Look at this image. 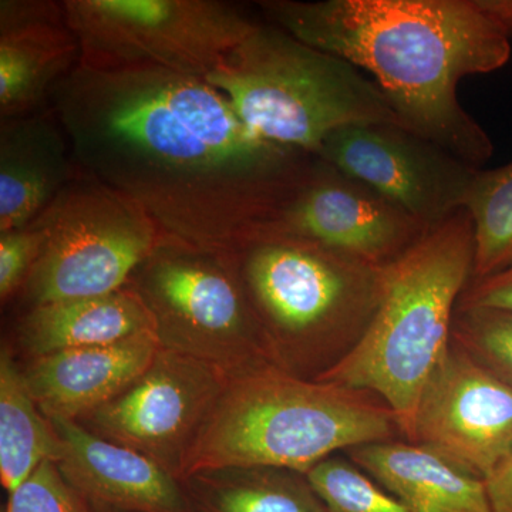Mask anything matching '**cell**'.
Returning a JSON list of instances; mask_svg holds the SVG:
<instances>
[{
    "label": "cell",
    "mask_w": 512,
    "mask_h": 512,
    "mask_svg": "<svg viewBox=\"0 0 512 512\" xmlns=\"http://www.w3.org/2000/svg\"><path fill=\"white\" fill-rule=\"evenodd\" d=\"M473 269V221L463 208L387 265L372 325L318 380L376 394L396 414L406 440L421 392L450 348L454 313Z\"/></svg>",
    "instance_id": "cell-5"
},
{
    "label": "cell",
    "mask_w": 512,
    "mask_h": 512,
    "mask_svg": "<svg viewBox=\"0 0 512 512\" xmlns=\"http://www.w3.org/2000/svg\"><path fill=\"white\" fill-rule=\"evenodd\" d=\"M478 8L504 30L505 35L512 37V0H476Z\"/></svg>",
    "instance_id": "cell-29"
},
{
    "label": "cell",
    "mask_w": 512,
    "mask_h": 512,
    "mask_svg": "<svg viewBox=\"0 0 512 512\" xmlns=\"http://www.w3.org/2000/svg\"><path fill=\"white\" fill-rule=\"evenodd\" d=\"M229 380L218 367L160 348L136 382L77 423L184 481L192 448Z\"/></svg>",
    "instance_id": "cell-10"
},
{
    "label": "cell",
    "mask_w": 512,
    "mask_h": 512,
    "mask_svg": "<svg viewBox=\"0 0 512 512\" xmlns=\"http://www.w3.org/2000/svg\"><path fill=\"white\" fill-rule=\"evenodd\" d=\"M259 8L276 28L372 74L414 133L477 168L493 156L457 86L505 66L511 43L476 0H268Z\"/></svg>",
    "instance_id": "cell-2"
},
{
    "label": "cell",
    "mask_w": 512,
    "mask_h": 512,
    "mask_svg": "<svg viewBox=\"0 0 512 512\" xmlns=\"http://www.w3.org/2000/svg\"><path fill=\"white\" fill-rule=\"evenodd\" d=\"M80 66L161 69L207 79L258 23L215 0H66Z\"/></svg>",
    "instance_id": "cell-8"
},
{
    "label": "cell",
    "mask_w": 512,
    "mask_h": 512,
    "mask_svg": "<svg viewBox=\"0 0 512 512\" xmlns=\"http://www.w3.org/2000/svg\"><path fill=\"white\" fill-rule=\"evenodd\" d=\"M346 456L409 512H493L483 478L420 444L382 441Z\"/></svg>",
    "instance_id": "cell-17"
},
{
    "label": "cell",
    "mask_w": 512,
    "mask_h": 512,
    "mask_svg": "<svg viewBox=\"0 0 512 512\" xmlns=\"http://www.w3.org/2000/svg\"><path fill=\"white\" fill-rule=\"evenodd\" d=\"M126 286L150 313L161 349L194 357L229 377L275 366L235 251L163 235Z\"/></svg>",
    "instance_id": "cell-7"
},
{
    "label": "cell",
    "mask_w": 512,
    "mask_h": 512,
    "mask_svg": "<svg viewBox=\"0 0 512 512\" xmlns=\"http://www.w3.org/2000/svg\"><path fill=\"white\" fill-rule=\"evenodd\" d=\"M36 220L46 239L20 292L29 308L119 291L163 237L138 205L87 174Z\"/></svg>",
    "instance_id": "cell-9"
},
{
    "label": "cell",
    "mask_w": 512,
    "mask_h": 512,
    "mask_svg": "<svg viewBox=\"0 0 512 512\" xmlns=\"http://www.w3.org/2000/svg\"><path fill=\"white\" fill-rule=\"evenodd\" d=\"M406 440L485 480L512 454V387L451 339Z\"/></svg>",
    "instance_id": "cell-12"
},
{
    "label": "cell",
    "mask_w": 512,
    "mask_h": 512,
    "mask_svg": "<svg viewBox=\"0 0 512 512\" xmlns=\"http://www.w3.org/2000/svg\"><path fill=\"white\" fill-rule=\"evenodd\" d=\"M62 443L39 407L12 350L0 352V480L8 494L45 461L57 463Z\"/></svg>",
    "instance_id": "cell-21"
},
{
    "label": "cell",
    "mask_w": 512,
    "mask_h": 512,
    "mask_svg": "<svg viewBox=\"0 0 512 512\" xmlns=\"http://www.w3.org/2000/svg\"><path fill=\"white\" fill-rule=\"evenodd\" d=\"M400 437L396 414L376 394L269 366L231 377L192 448L184 480L222 467L306 474L338 451Z\"/></svg>",
    "instance_id": "cell-3"
},
{
    "label": "cell",
    "mask_w": 512,
    "mask_h": 512,
    "mask_svg": "<svg viewBox=\"0 0 512 512\" xmlns=\"http://www.w3.org/2000/svg\"><path fill=\"white\" fill-rule=\"evenodd\" d=\"M316 157L379 192L429 229L463 210L478 170L414 131L389 124L339 128Z\"/></svg>",
    "instance_id": "cell-11"
},
{
    "label": "cell",
    "mask_w": 512,
    "mask_h": 512,
    "mask_svg": "<svg viewBox=\"0 0 512 512\" xmlns=\"http://www.w3.org/2000/svg\"><path fill=\"white\" fill-rule=\"evenodd\" d=\"M3 512H94L67 483L53 461H45L13 493Z\"/></svg>",
    "instance_id": "cell-25"
},
{
    "label": "cell",
    "mask_w": 512,
    "mask_h": 512,
    "mask_svg": "<svg viewBox=\"0 0 512 512\" xmlns=\"http://www.w3.org/2000/svg\"><path fill=\"white\" fill-rule=\"evenodd\" d=\"M493 512H512V454L484 480Z\"/></svg>",
    "instance_id": "cell-28"
},
{
    "label": "cell",
    "mask_w": 512,
    "mask_h": 512,
    "mask_svg": "<svg viewBox=\"0 0 512 512\" xmlns=\"http://www.w3.org/2000/svg\"><path fill=\"white\" fill-rule=\"evenodd\" d=\"M0 117H25L79 64L80 47L50 2L0 3Z\"/></svg>",
    "instance_id": "cell-16"
},
{
    "label": "cell",
    "mask_w": 512,
    "mask_h": 512,
    "mask_svg": "<svg viewBox=\"0 0 512 512\" xmlns=\"http://www.w3.org/2000/svg\"><path fill=\"white\" fill-rule=\"evenodd\" d=\"M306 476L330 512H409L365 471L338 454L320 461Z\"/></svg>",
    "instance_id": "cell-23"
},
{
    "label": "cell",
    "mask_w": 512,
    "mask_h": 512,
    "mask_svg": "<svg viewBox=\"0 0 512 512\" xmlns=\"http://www.w3.org/2000/svg\"><path fill=\"white\" fill-rule=\"evenodd\" d=\"M52 94L84 174L197 247L238 251L276 232L316 161L255 136L198 77L77 64Z\"/></svg>",
    "instance_id": "cell-1"
},
{
    "label": "cell",
    "mask_w": 512,
    "mask_h": 512,
    "mask_svg": "<svg viewBox=\"0 0 512 512\" xmlns=\"http://www.w3.org/2000/svg\"><path fill=\"white\" fill-rule=\"evenodd\" d=\"M45 239V228L37 220L25 228L0 234V299L3 303L22 292Z\"/></svg>",
    "instance_id": "cell-26"
},
{
    "label": "cell",
    "mask_w": 512,
    "mask_h": 512,
    "mask_svg": "<svg viewBox=\"0 0 512 512\" xmlns=\"http://www.w3.org/2000/svg\"><path fill=\"white\" fill-rule=\"evenodd\" d=\"M183 483L194 512H330L308 476L288 468H212Z\"/></svg>",
    "instance_id": "cell-20"
},
{
    "label": "cell",
    "mask_w": 512,
    "mask_h": 512,
    "mask_svg": "<svg viewBox=\"0 0 512 512\" xmlns=\"http://www.w3.org/2000/svg\"><path fill=\"white\" fill-rule=\"evenodd\" d=\"M64 480L94 512H194L183 481L138 451L101 439L72 420H50Z\"/></svg>",
    "instance_id": "cell-14"
},
{
    "label": "cell",
    "mask_w": 512,
    "mask_h": 512,
    "mask_svg": "<svg viewBox=\"0 0 512 512\" xmlns=\"http://www.w3.org/2000/svg\"><path fill=\"white\" fill-rule=\"evenodd\" d=\"M429 231L399 205L316 157L311 173L286 205L276 232L386 266Z\"/></svg>",
    "instance_id": "cell-13"
},
{
    "label": "cell",
    "mask_w": 512,
    "mask_h": 512,
    "mask_svg": "<svg viewBox=\"0 0 512 512\" xmlns=\"http://www.w3.org/2000/svg\"><path fill=\"white\" fill-rule=\"evenodd\" d=\"M160 350L154 333L30 359L23 377L49 420L79 421L143 375Z\"/></svg>",
    "instance_id": "cell-15"
},
{
    "label": "cell",
    "mask_w": 512,
    "mask_h": 512,
    "mask_svg": "<svg viewBox=\"0 0 512 512\" xmlns=\"http://www.w3.org/2000/svg\"><path fill=\"white\" fill-rule=\"evenodd\" d=\"M66 136L45 117L2 121L0 234L35 221L74 180Z\"/></svg>",
    "instance_id": "cell-18"
},
{
    "label": "cell",
    "mask_w": 512,
    "mask_h": 512,
    "mask_svg": "<svg viewBox=\"0 0 512 512\" xmlns=\"http://www.w3.org/2000/svg\"><path fill=\"white\" fill-rule=\"evenodd\" d=\"M464 210L474 229L473 281L512 268V161L493 170L478 168Z\"/></svg>",
    "instance_id": "cell-22"
},
{
    "label": "cell",
    "mask_w": 512,
    "mask_h": 512,
    "mask_svg": "<svg viewBox=\"0 0 512 512\" xmlns=\"http://www.w3.org/2000/svg\"><path fill=\"white\" fill-rule=\"evenodd\" d=\"M262 140L318 156L348 126L407 128L375 80L274 25L256 26L205 79Z\"/></svg>",
    "instance_id": "cell-6"
},
{
    "label": "cell",
    "mask_w": 512,
    "mask_h": 512,
    "mask_svg": "<svg viewBox=\"0 0 512 512\" xmlns=\"http://www.w3.org/2000/svg\"><path fill=\"white\" fill-rule=\"evenodd\" d=\"M451 339L512 387V312L457 308Z\"/></svg>",
    "instance_id": "cell-24"
},
{
    "label": "cell",
    "mask_w": 512,
    "mask_h": 512,
    "mask_svg": "<svg viewBox=\"0 0 512 512\" xmlns=\"http://www.w3.org/2000/svg\"><path fill=\"white\" fill-rule=\"evenodd\" d=\"M457 308H493L512 312V268L471 282L461 295Z\"/></svg>",
    "instance_id": "cell-27"
},
{
    "label": "cell",
    "mask_w": 512,
    "mask_h": 512,
    "mask_svg": "<svg viewBox=\"0 0 512 512\" xmlns=\"http://www.w3.org/2000/svg\"><path fill=\"white\" fill-rule=\"evenodd\" d=\"M275 366L318 380L359 345L386 291L387 265L284 232L235 251Z\"/></svg>",
    "instance_id": "cell-4"
},
{
    "label": "cell",
    "mask_w": 512,
    "mask_h": 512,
    "mask_svg": "<svg viewBox=\"0 0 512 512\" xmlns=\"http://www.w3.org/2000/svg\"><path fill=\"white\" fill-rule=\"evenodd\" d=\"M148 332L154 333L150 313L137 293L124 286L107 295L33 306L19 320L16 339L30 360Z\"/></svg>",
    "instance_id": "cell-19"
}]
</instances>
